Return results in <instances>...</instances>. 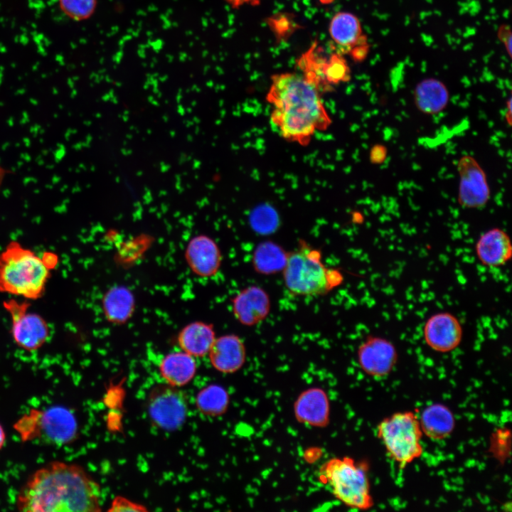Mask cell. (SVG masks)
<instances>
[{"instance_id":"cell-16","label":"cell","mask_w":512,"mask_h":512,"mask_svg":"<svg viewBox=\"0 0 512 512\" xmlns=\"http://www.w3.org/2000/svg\"><path fill=\"white\" fill-rule=\"evenodd\" d=\"M208 356L215 370L223 373H233L245 364L246 348L238 335L225 334L215 338Z\"/></svg>"},{"instance_id":"cell-10","label":"cell","mask_w":512,"mask_h":512,"mask_svg":"<svg viewBox=\"0 0 512 512\" xmlns=\"http://www.w3.org/2000/svg\"><path fill=\"white\" fill-rule=\"evenodd\" d=\"M459 176L458 201L467 208L484 206L490 198V188L484 171L472 156H463L458 161Z\"/></svg>"},{"instance_id":"cell-8","label":"cell","mask_w":512,"mask_h":512,"mask_svg":"<svg viewBox=\"0 0 512 512\" xmlns=\"http://www.w3.org/2000/svg\"><path fill=\"white\" fill-rule=\"evenodd\" d=\"M11 319V336L20 348L33 352L40 349L50 338L49 324L41 314L31 310L30 301L11 297L3 302Z\"/></svg>"},{"instance_id":"cell-23","label":"cell","mask_w":512,"mask_h":512,"mask_svg":"<svg viewBox=\"0 0 512 512\" xmlns=\"http://www.w3.org/2000/svg\"><path fill=\"white\" fill-rule=\"evenodd\" d=\"M413 97L420 111L427 114H435L447 107L449 100V92L442 81L427 78L416 85Z\"/></svg>"},{"instance_id":"cell-11","label":"cell","mask_w":512,"mask_h":512,"mask_svg":"<svg viewBox=\"0 0 512 512\" xmlns=\"http://www.w3.org/2000/svg\"><path fill=\"white\" fill-rule=\"evenodd\" d=\"M398 359V351L390 340L368 336L358 347L357 360L361 370L375 378L388 375Z\"/></svg>"},{"instance_id":"cell-22","label":"cell","mask_w":512,"mask_h":512,"mask_svg":"<svg viewBox=\"0 0 512 512\" xmlns=\"http://www.w3.org/2000/svg\"><path fill=\"white\" fill-rule=\"evenodd\" d=\"M419 420L423 434L432 440L449 437L455 427L454 414L442 403L427 405L422 411Z\"/></svg>"},{"instance_id":"cell-31","label":"cell","mask_w":512,"mask_h":512,"mask_svg":"<svg viewBox=\"0 0 512 512\" xmlns=\"http://www.w3.org/2000/svg\"><path fill=\"white\" fill-rule=\"evenodd\" d=\"M233 9H240L244 6H255L260 4L262 0H223Z\"/></svg>"},{"instance_id":"cell-24","label":"cell","mask_w":512,"mask_h":512,"mask_svg":"<svg viewBox=\"0 0 512 512\" xmlns=\"http://www.w3.org/2000/svg\"><path fill=\"white\" fill-rule=\"evenodd\" d=\"M288 253L279 245L267 241L255 248L252 256L255 270L262 274H275L283 270Z\"/></svg>"},{"instance_id":"cell-15","label":"cell","mask_w":512,"mask_h":512,"mask_svg":"<svg viewBox=\"0 0 512 512\" xmlns=\"http://www.w3.org/2000/svg\"><path fill=\"white\" fill-rule=\"evenodd\" d=\"M298 422L314 427H325L330 421V402L324 390L311 387L302 391L294 403Z\"/></svg>"},{"instance_id":"cell-27","label":"cell","mask_w":512,"mask_h":512,"mask_svg":"<svg viewBox=\"0 0 512 512\" xmlns=\"http://www.w3.org/2000/svg\"><path fill=\"white\" fill-rule=\"evenodd\" d=\"M62 12L76 21L86 20L95 13L97 0H58Z\"/></svg>"},{"instance_id":"cell-1","label":"cell","mask_w":512,"mask_h":512,"mask_svg":"<svg viewBox=\"0 0 512 512\" xmlns=\"http://www.w3.org/2000/svg\"><path fill=\"white\" fill-rule=\"evenodd\" d=\"M100 484L76 464L53 461L36 470L18 491L16 507L27 512H99Z\"/></svg>"},{"instance_id":"cell-17","label":"cell","mask_w":512,"mask_h":512,"mask_svg":"<svg viewBox=\"0 0 512 512\" xmlns=\"http://www.w3.org/2000/svg\"><path fill=\"white\" fill-rule=\"evenodd\" d=\"M475 252L484 265L491 267L503 266L512 257L510 237L502 229L491 228L480 235L475 245Z\"/></svg>"},{"instance_id":"cell-29","label":"cell","mask_w":512,"mask_h":512,"mask_svg":"<svg viewBox=\"0 0 512 512\" xmlns=\"http://www.w3.org/2000/svg\"><path fill=\"white\" fill-rule=\"evenodd\" d=\"M497 38L503 45L509 58L512 56V33L508 24H501L497 30Z\"/></svg>"},{"instance_id":"cell-4","label":"cell","mask_w":512,"mask_h":512,"mask_svg":"<svg viewBox=\"0 0 512 512\" xmlns=\"http://www.w3.org/2000/svg\"><path fill=\"white\" fill-rule=\"evenodd\" d=\"M282 274L287 290L297 296L324 295L343 281L339 270L323 262L320 250L303 241L288 253Z\"/></svg>"},{"instance_id":"cell-12","label":"cell","mask_w":512,"mask_h":512,"mask_svg":"<svg viewBox=\"0 0 512 512\" xmlns=\"http://www.w3.org/2000/svg\"><path fill=\"white\" fill-rule=\"evenodd\" d=\"M463 328L454 314L438 312L426 321L423 327L425 343L433 351L447 353L457 348L462 342Z\"/></svg>"},{"instance_id":"cell-5","label":"cell","mask_w":512,"mask_h":512,"mask_svg":"<svg viewBox=\"0 0 512 512\" xmlns=\"http://www.w3.org/2000/svg\"><path fill=\"white\" fill-rule=\"evenodd\" d=\"M368 471L366 462L334 457L321 466L319 476L336 499L348 507L365 511L374 504Z\"/></svg>"},{"instance_id":"cell-13","label":"cell","mask_w":512,"mask_h":512,"mask_svg":"<svg viewBox=\"0 0 512 512\" xmlns=\"http://www.w3.org/2000/svg\"><path fill=\"white\" fill-rule=\"evenodd\" d=\"M184 257L191 271L198 277L208 278L218 272L222 255L216 242L206 235H198L188 242Z\"/></svg>"},{"instance_id":"cell-9","label":"cell","mask_w":512,"mask_h":512,"mask_svg":"<svg viewBox=\"0 0 512 512\" xmlns=\"http://www.w3.org/2000/svg\"><path fill=\"white\" fill-rule=\"evenodd\" d=\"M146 411L153 425L166 431L180 428L186 421L188 400L186 394L169 384L154 386L146 398Z\"/></svg>"},{"instance_id":"cell-26","label":"cell","mask_w":512,"mask_h":512,"mask_svg":"<svg viewBox=\"0 0 512 512\" xmlns=\"http://www.w3.org/2000/svg\"><path fill=\"white\" fill-rule=\"evenodd\" d=\"M350 78V68L341 54L334 53L326 60L323 69L324 92L331 91L334 85L348 82Z\"/></svg>"},{"instance_id":"cell-14","label":"cell","mask_w":512,"mask_h":512,"mask_svg":"<svg viewBox=\"0 0 512 512\" xmlns=\"http://www.w3.org/2000/svg\"><path fill=\"white\" fill-rule=\"evenodd\" d=\"M231 304L235 318L247 326L257 325L265 320L271 308L269 294L257 285L241 289L233 298Z\"/></svg>"},{"instance_id":"cell-28","label":"cell","mask_w":512,"mask_h":512,"mask_svg":"<svg viewBox=\"0 0 512 512\" xmlns=\"http://www.w3.org/2000/svg\"><path fill=\"white\" fill-rule=\"evenodd\" d=\"M108 511H147V508L124 496H117L112 500Z\"/></svg>"},{"instance_id":"cell-18","label":"cell","mask_w":512,"mask_h":512,"mask_svg":"<svg viewBox=\"0 0 512 512\" xmlns=\"http://www.w3.org/2000/svg\"><path fill=\"white\" fill-rule=\"evenodd\" d=\"M329 36L338 48L336 53H349L350 50L367 38L363 33L358 17L350 11H340L331 18L329 26Z\"/></svg>"},{"instance_id":"cell-32","label":"cell","mask_w":512,"mask_h":512,"mask_svg":"<svg viewBox=\"0 0 512 512\" xmlns=\"http://www.w3.org/2000/svg\"><path fill=\"white\" fill-rule=\"evenodd\" d=\"M370 156L371 159L375 160V162H377L380 161V159H383V156H385V152L383 148L375 147V149L372 150Z\"/></svg>"},{"instance_id":"cell-21","label":"cell","mask_w":512,"mask_h":512,"mask_svg":"<svg viewBox=\"0 0 512 512\" xmlns=\"http://www.w3.org/2000/svg\"><path fill=\"white\" fill-rule=\"evenodd\" d=\"M161 376L167 384L182 387L194 378L197 365L195 357L181 351L164 356L159 366Z\"/></svg>"},{"instance_id":"cell-30","label":"cell","mask_w":512,"mask_h":512,"mask_svg":"<svg viewBox=\"0 0 512 512\" xmlns=\"http://www.w3.org/2000/svg\"><path fill=\"white\" fill-rule=\"evenodd\" d=\"M370 51V44L368 38H366L356 46H355L349 52L351 58L356 63L363 62L367 58Z\"/></svg>"},{"instance_id":"cell-3","label":"cell","mask_w":512,"mask_h":512,"mask_svg":"<svg viewBox=\"0 0 512 512\" xmlns=\"http://www.w3.org/2000/svg\"><path fill=\"white\" fill-rule=\"evenodd\" d=\"M58 256L38 254L18 241H11L0 252V292L29 301L45 293Z\"/></svg>"},{"instance_id":"cell-20","label":"cell","mask_w":512,"mask_h":512,"mask_svg":"<svg viewBox=\"0 0 512 512\" xmlns=\"http://www.w3.org/2000/svg\"><path fill=\"white\" fill-rule=\"evenodd\" d=\"M215 338L213 324L195 321L181 329L177 342L181 351L193 357H203L208 355Z\"/></svg>"},{"instance_id":"cell-25","label":"cell","mask_w":512,"mask_h":512,"mask_svg":"<svg viewBox=\"0 0 512 512\" xmlns=\"http://www.w3.org/2000/svg\"><path fill=\"white\" fill-rule=\"evenodd\" d=\"M230 397L226 389L218 384L209 385L197 394L196 404L201 413L208 417H218L227 411Z\"/></svg>"},{"instance_id":"cell-6","label":"cell","mask_w":512,"mask_h":512,"mask_svg":"<svg viewBox=\"0 0 512 512\" xmlns=\"http://www.w3.org/2000/svg\"><path fill=\"white\" fill-rule=\"evenodd\" d=\"M14 429L22 442L39 440L58 447L72 443L78 434L75 416L61 405L30 409L14 424Z\"/></svg>"},{"instance_id":"cell-2","label":"cell","mask_w":512,"mask_h":512,"mask_svg":"<svg viewBox=\"0 0 512 512\" xmlns=\"http://www.w3.org/2000/svg\"><path fill=\"white\" fill-rule=\"evenodd\" d=\"M266 99L272 124L289 142L306 146L316 132L326 130L331 124L321 92L302 74L272 75Z\"/></svg>"},{"instance_id":"cell-7","label":"cell","mask_w":512,"mask_h":512,"mask_svg":"<svg viewBox=\"0 0 512 512\" xmlns=\"http://www.w3.org/2000/svg\"><path fill=\"white\" fill-rule=\"evenodd\" d=\"M423 435L419 416L409 410L385 417L376 429L387 454L402 469L422 457Z\"/></svg>"},{"instance_id":"cell-33","label":"cell","mask_w":512,"mask_h":512,"mask_svg":"<svg viewBox=\"0 0 512 512\" xmlns=\"http://www.w3.org/2000/svg\"><path fill=\"white\" fill-rule=\"evenodd\" d=\"M6 439V432L1 424L0 423V450L5 444Z\"/></svg>"},{"instance_id":"cell-19","label":"cell","mask_w":512,"mask_h":512,"mask_svg":"<svg viewBox=\"0 0 512 512\" xmlns=\"http://www.w3.org/2000/svg\"><path fill=\"white\" fill-rule=\"evenodd\" d=\"M101 303L105 317L115 325L127 322L132 316L136 306L133 292L124 285H115L107 289Z\"/></svg>"}]
</instances>
